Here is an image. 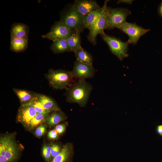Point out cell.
<instances>
[{
    "label": "cell",
    "mask_w": 162,
    "mask_h": 162,
    "mask_svg": "<svg viewBox=\"0 0 162 162\" xmlns=\"http://www.w3.org/2000/svg\"><path fill=\"white\" fill-rule=\"evenodd\" d=\"M93 89L92 86L86 80H78L65 89L66 101L76 103L81 107H84Z\"/></svg>",
    "instance_id": "1"
},
{
    "label": "cell",
    "mask_w": 162,
    "mask_h": 162,
    "mask_svg": "<svg viewBox=\"0 0 162 162\" xmlns=\"http://www.w3.org/2000/svg\"><path fill=\"white\" fill-rule=\"evenodd\" d=\"M50 86L56 89H66L75 82L70 71L51 68L45 74Z\"/></svg>",
    "instance_id": "2"
},
{
    "label": "cell",
    "mask_w": 162,
    "mask_h": 162,
    "mask_svg": "<svg viewBox=\"0 0 162 162\" xmlns=\"http://www.w3.org/2000/svg\"><path fill=\"white\" fill-rule=\"evenodd\" d=\"M84 18L72 4L62 13L59 21L71 31L78 30L81 33L84 28Z\"/></svg>",
    "instance_id": "3"
},
{
    "label": "cell",
    "mask_w": 162,
    "mask_h": 162,
    "mask_svg": "<svg viewBox=\"0 0 162 162\" xmlns=\"http://www.w3.org/2000/svg\"><path fill=\"white\" fill-rule=\"evenodd\" d=\"M108 1L107 0L104 1L99 17L88 29L87 39L94 45L96 44L97 36L104 32V30L106 29L107 27L109 10V7L107 5Z\"/></svg>",
    "instance_id": "4"
},
{
    "label": "cell",
    "mask_w": 162,
    "mask_h": 162,
    "mask_svg": "<svg viewBox=\"0 0 162 162\" xmlns=\"http://www.w3.org/2000/svg\"><path fill=\"white\" fill-rule=\"evenodd\" d=\"M103 40L107 44L111 52L120 60L128 57V43L124 42L115 37L109 35L103 32L100 34Z\"/></svg>",
    "instance_id": "5"
},
{
    "label": "cell",
    "mask_w": 162,
    "mask_h": 162,
    "mask_svg": "<svg viewBox=\"0 0 162 162\" xmlns=\"http://www.w3.org/2000/svg\"><path fill=\"white\" fill-rule=\"evenodd\" d=\"M19 148L13 136L11 135L2 137L0 140V156L7 158L10 162L17 157Z\"/></svg>",
    "instance_id": "6"
},
{
    "label": "cell",
    "mask_w": 162,
    "mask_h": 162,
    "mask_svg": "<svg viewBox=\"0 0 162 162\" xmlns=\"http://www.w3.org/2000/svg\"><path fill=\"white\" fill-rule=\"evenodd\" d=\"M131 13L129 10L126 8L109 7L106 29L111 30L115 28H118L126 22L127 17Z\"/></svg>",
    "instance_id": "7"
},
{
    "label": "cell",
    "mask_w": 162,
    "mask_h": 162,
    "mask_svg": "<svg viewBox=\"0 0 162 162\" xmlns=\"http://www.w3.org/2000/svg\"><path fill=\"white\" fill-rule=\"evenodd\" d=\"M73 32L59 21L55 22L49 32L42 35V37L53 41L60 39L67 40L71 35Z\"/></svg>",
    "instance_id": "8"
},
{
    "label": "cell",
    "mask_w": 162,
    "mask_h": 162,
    "mask_svg": "<svg viewBox=\"0 0 162 162\" xmlns=\"http://www.w3.org/2000/svg\"><path fill=\"white\" fill-rule=\"evenodd\" d=\"M119 29L127 34L129 36L127 41L129 44H136L140 38L150 30L146 29L134 23L125 22Z\"/></svg>",
    "instance_id": "9"
},
{
    "label": "cell",
    "mask_w": 162,
    "mask_h": 162,
    "mask_svg": "<svg viewBox=\"0 0 162 162\" xmlns=\"http://www.w3.org/2000/svg\"><path fill=\"white\" fill-rule=\"evenodd\" d=\"M70 72L74 78L79 80H86L93 78L96 70L93 65L82 63L76 59Z\"/></svg>",
    "instance_id": "10"
},
{
    "label": "cell",
    "mask_w": 162,
    "mask_h": 162,
    "mask_svg": "<svg viewBox=\"0 0 162 162\" xmlns=\"http://www.w3.org/2000/svg\"><path fill=\"white\" fill-rule=\"evenodd\" d=\"M32 100L28 103L21 104L17 116L18 121L28 128L29 127L31 120L37 113Z\"/></svg>",
    "instance_id": "11"
},
{
    "label": "cell",
    "mask_w": 162,
    "mask_h": 162,
    "mask_svg": "<svg viewBox=\"0 0 162 162\" xmlns=\"http://www.w3.org/2000/svg\"><path fill=\"white\" fill-rule=\"evenodd\" d=\"M73 4L77 10L84 16L101 8L94 0H75Z\"/></svg>",
    "instance_id": "12"
},
{
    "label": "cell",
    "mask_w": 162,
    "mask_h": 162,
    "mask_svg": "<svg viewBox=\"0 0 162 162\" xmlns=\"http://www.w3.org/2000/svg\"><path fill=\"white\" fill-rule=\"evenodd\" d=\"M29 29L26 24L15 23L12 26L10 30L11 38H21L28 40Z\"/></svg>",
    "instance_id": "13"
},
{
    "label": "cell",
    "mask_w": 162,
    "mask_h": 162,
    "mask_svg": "<svg viewBox=\"0 0 162 162\" xmlns=\"http://www.w3.org/2000/svg\"><path fill=\"white\" fill-rule=\"evenodd\" d=\"M73 154L72 144L67 143L64 146L59 154L51 162H70L72 159Z\"/></svg>",
    "instance_id": "14"
},
{
    "label": "cell",
    "mask_w": 162,
    "mask_h": 162,
    "mask_svg": "<svg viewBox=\"0 0 162 162\" xmlns=\"http://www.w3.org/2000/svg\"><path fill=\"white\" fill-rule=\"evenodd\" d=\"M36 95L44 108L52 111H62L55 100L50 97L43 94L36 93Z\"/></svg>",
    "instance_id": "15"
},
{
    "label": "cell",
    "mask_w": 162,
    "mask_h": 162,
    "mask_svg": "<svg viewBox=\"0 0 162 162\" xmlns=\"http://www.w3.org/2000/svg\"><path fill=\"white\" fill-rule=\"evenodd\" d=\"M13 91L18 98L21 104L30 102L34 98L35 92L26 89L13 88Z\"/></svg>",
    "instance_id": "16"
},
{
    "label": "cell",
    "mask_w": 162,
    "mask_h": 162,
    "mask_svg": "<svg viewBox=\"0 0 162 162\" xmlns=\"http://www.w3.org/2000/svg\"><path fill=\"white\" fill-rule=\"evenodd\" d=\"M28 45V40L18 38H11L10 49L15 52H22L25 50Z\"/></svg>",
    "instance_id": "17"
},
{
    "label": "cell",
    "mask_w": 162,
    "mask_h": 162,
    "mask_svg": "<svg viewBox=\"0 0 162 162\" xmlns=\"http://www.w3.org/2000/svg\"><path fill=\"white\" fill-rule=\"evenodd\" d=\"M80 33L78 30L74 31L71 35L66 40L71 52H74L81 47Z\"/></svg>",
    "instance_id": "18"
},
{
    "label": "cell",
    "mask_w": 162,
    "mask_h": 162,
    "mask_svg": "<svg viewBox=\"0 0 162 162\" xmlns=\"http://www.w3.org/2000/svg\"><path fill=\"white\" fill-rule=\"evenodd\" d=\"M66 118V116L62 111H54L50 114L45 122L48 126H52Z\"/></svg>",
    "instance_id": "19"
},
{
    "label": "cell",
    "mask_w": 162,
    "mask_h": 162,
    "mask_svg": "<svg viewBox=\"0 0 162 162\" xmlns=\"http://www.w3.org/2000/svg\"><path fill=\"white\" fill-rule=\"evenodd\" d=\"M50 49L55 54L71 52L65 39L58 40L53 41L50 47Z\"/></svg>",
    "instance_id": "20"
},
{
    "label": "cell",
    "mask_w": 162,
    "mask_h": 162,
    "mask_svg": "<svg viewBox=\"0 0 162 162\" xmlns=\"http://www.w3.org/2000/svg\"><path fill=\"white\" fill-rule=\"evenodd\" d=\"M74 53L76 59L82 63L93 65V58L92 56L81 46Z\"/></svg>",
    "instance_id": "21"
},
{
    "label": "cell",
    "mask_w": 162,
    "mask_h": 162,
    "mask_svg": "<svg viewBox=\"0 0 162 162\" xmlns=\"http://www.w3.org/2000/svg\"><path fill=\"white\" fill-rule=\"evenodd\" d=\"M102 8L90 13L84 16V25L85 28L89 29L94 24L99 17Z\"/></svg>",
    "instance_id": "22"
},
{
    "label": "cell",
    "mask_w": 162,
    "mask_h": 162,
    "mask_svg": "<svg viewBox=\"0 0 162 162\" xmlns=\"http://www.w3.org/2000/svg\"><path fill=\"white\" fill-rule=\"evenodd\" d=\"M49 115L37 113L31 120L29 128L31 129L34 128L39 124L45 122Z\"/></svg>",
    "instance_id": "23"
},
{
    "label": "cell",
    "mask_w": 162,
    "mask_h": 162,
    "mask_svg": "<svg viewBox=\"0 0 162 162\" xmlns=\"http://www.w3.org/2000/svg\"><path fill=\"white\" fill-rule=\"evenodd\" d=\"M32 102L34 107L37 113L50 114L53 112L52 111L47 110L44 108L37 97L36 93H35V95L32 100Z\"/></svg>",
    "instance_id": "24"
},
{
    "label": "cell",
    "mask_w": 162,
    "mask_h": 162,
    "mask_svg": "<svg viewBox=\"0 0 162 162\" xmlns=\"http://www.w3.org/2000/svg\"><path fill=\"white\" fill-rule=\"evenodd\" d=\"M51 146L45 145L42 149V154L46 160L48 162L50 161L51 159Z\"/></svg>",
    "instance_id": "25"
},
{
    "label": "cell",
    "mask_w": 162,
    "mask_h": 162,
    "mask_svg": "<svg viewBox=\"0 0 162 162\" xmlns=\"http://www.w3.org/2000/svg\"><path fill=\"white\" fill-rule=\"evenodd\" d=\"M61 150L59 145L55 144H52L51 146V158L52 159L58 156Z\"/></svg>",
    "instance_id": "26"
},
{
    "label": "cell",
    "mask_w": 162,
    "mask_h": 162,
    "mask_svg": "<svg viewBox=\"0 0 162 162\" xmlns=\"http://www.w3.org/2000/svg\"><path fill=\"white\" fill-rule=\"evenodd\" d=\"M46 130V127L44 124H42L38 127L35 132V135L38 137L42 136L45 133Z\"/></svg>",
    "instance_id": "27"
},
{
    "label": "cell",
    "mask_w": 162,
    "mask_h": 162,
    "mask_svg": "<svg viewBox=\"0 0 162 162\" xmlns=\"http://www.w3.org/2000/svg\"><path fill=\"white\" fill-rule=\"evenodd\" d=\"M58 134L55 129H53L48 132L47 136L50 139L55 140L58 138Z\"/></svg>",
    "instance_id": "28"
},
{
    "label": "cell",
    "mask_w": 162,
    "mask_h": 162,
    "mask_svg": "<svg viewBox=\"0 0 162 162\" xmlns=\"http://www.w3.org/2000/svg\"><path fill=\"white\" fill-rule=\"evenodd\" d=\"M66 128V125L64 124H62L56 125L55 129L59 134H62L65 131Z\"/></svg>",
    "instance_id": "29"
},
{
    "label": "cell",
    "mask_w": 162,
    "mask_h": 162,
    "mask_svg": "<svg viewBox=\"0 0 162 162\" xmlns=\"http://www.w3.org/2000/svg\"><path fill=\"white\" fill-rule=\"evenodd\" d=\"M157 133L162 137V124L158 125L156 128Z\"/></svg>",
    "instance_id": "30"
},
{
    "label": "cell",
    "mask_w": 162,
    "mask_h": 162,
    "mask_svg": "<svg viewBox=\"0 0 162 162\" xmlns=\"http://www.w3.org/2000/svg\"><path fill=\"white\" fill-rule=\"evenodd\" d=\"M133 0H119L117 2V3L119 4L120 3H126L128 4H131L132 3Z\"/></svg>",
    "instance_id": "31"
},
{
    "label": "cell",
    "mask_w": 162,
    "mask_h": 162,
    "mask_svg": "<svg viewBox=\"0 0 162 162\" xmlns=\"http://www.w3.org/2000/svg\"><path fill=\"white\" fill-rule=\"evenodd\" d=\"M160 13L162 17V3L160 5Z\"/></svg>",
    "instance_id": "32"
}]
</instances>
